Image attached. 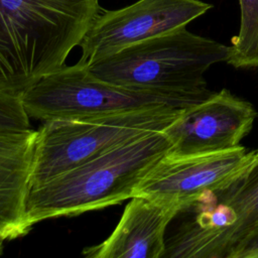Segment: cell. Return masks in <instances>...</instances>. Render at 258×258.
Returning <instances> with one entry per match:
<instances>
[{
    "label": "cell",
    "instance_id": "obj_13",
    "mask_svg": "<svg viewBox=\"0 0 258 258\" xmlns=\"http://www.w3.org/2000/svg\"><path fill=\"white\" fill-rule=\"evenodd\" d=\"M0 129H32L30 118L21 102V93L0 81Z\"/></svg>",
    "mask_w": 258,
    "mask_h": 258
},
{
    "label": "cell",
    "instance_id": "obj_14",
    "mask_svg": "<svg viewBox=\"0 0 258 258\" xmlns=\"http://www.w3.org/2000/svg\"><path fill=\"white\" fill-rule=\"evenodd\" d=\"M258 249V221L253 224L238 241L230 252L228 258H248L249 255Z\"/></svg>",
    "mask_w": 258,
    "mask_h": 258
},
{
    "label": "cell",
    "instance_id": "obj_10",
    "mask_svg": "<svg viewBox=\"0 0 258 258\" xmlns=\"http://www.w3.org/2000/svg\"><path fill=\"white\" fill-rule=\"evenodd\" d=\"M184 208L172 201L134 196L126 205L111 235L100 244L86 247L87 258H161L165 231Z\"/></svg>",
    "mask_w": 258,
    "mask_h": 258
},
{
    "label": "cell",
    "instance_id": "obj_9",
    "mask_svg": "<svg viewBox=\"0 0 258 258\" xmlns=\"http://www.w3.org/2000/svg\"><path fill=\"white\" fill-rule=\"evenodd\" d=\"M257 111L251 103L223 89L183 109L164 133L169 153L201 154L237 148L251 131Z\"/></svg>",
    "mask_w": 258,
    "mask_h": 258
},
{
    "label": "cell",
    "instance_id": "obj_12",
    "mask_svg": "<svg viewBox=\"0 0 258 258\" xmlns=\"http://www.w3.org/2000/svg\"><path fill=\"white\" fill-rule=\"evenodd\" d=\"M240 26L231 39L227 63L236 69H258V0H239Z\"/></svg>",
    "mask_w": 258,
    "mask_h": 258
},
{
    "label": "cell",
    "instance_id": "obj_6",
    "mask_svg": "<svg viewBox=\"0 0 258 258\" xmlns=\"http://www.w3.org/2000/svg\"><path fill=\"white\" fill-rule=\"evenodd\" d=\"M195 206V220L181 225L165 240L163 257L228 258L246 231L258 221V160L233 184L205 197Z\"/></svg>",
    "mask_w": 258,
    "mask_h": 258
},
{
    "label": "cell",
    "instance_id": "obj_11",
    "mask_svg": "<svg viewBox=\"0 0 258 258\" xmlns=\"http://www.w3.org/2000/svg\"><path fill=\"white\" fill-rule=\"evenodd\" d=\"M37 130L0 129V239L26 235V200Z\"/></svg>",
    "mask_w": 258,
    "mask_h": 258
},
{
    "label": "cell",
    "instance_id": "obj_8",
    "mask_svg": "<svg viewBox=\"0 0 258 258\" xmlns=\"http://www.w3.org/2000/svg\"><path fill=\"white\" fill-rule=\"evenodd\" d=\"M211 8L201 0H138L100 12L79 45L78 62L89 66L131 44L186 27Z\"/></svg>",
    "mask_w": 258,
    "mask_h": 258
},
{
    "label": "cell",
    "instance_id": "obj_2",
    "mask_svg": "<svg viewBox=\"0 0 258 258\" xmlns=\"http://www.w3.org/2000/svg\"><path fill=\"white\" fill-rule=\"evenodd\" d=\"M170 149L163 131L146 133L115 146L29 188L26 219L77 216L131 199L154 164Z\"/></svg>",
    "mask_w": 258,
    "mask_h": 258
},
{
    "label": "cell",
    "instance_id": "obj_5",
    "mask_svg": "<svg viewBox=\"0 0 258 258\" xmlns=\"http://www.w3.org/2000/svg\"><path fill=\"white\" fill-rule=\"evenodd\" d=\"M21 102L29 118L42 122L148 108L185 109L162 96L101 80L79 62L41 77L21 92Z\"/></svg>",
    "mask_w": 258,
    "mask_h": 258
},
{
    "label": "cell",
    "instance_id": "obj_7",
    "mask_svg": "<svg viewBox=\"0 0 258 258\" xmlns=\"http://www.w3.org/2000/svg\"><path fill=\"white\" fill-rule=\"evenodd\" d=\"M255 163V151L234 149L201 154L167 152L140 181L134 196L180 204L184 211L205 197L227 188Z\"/></svg>",
    "mask_w": 258,
    "mask_h": 258
},
{
    "label": "cell",
    "instance_id": "obj_3",
    "mask_svg": "<svg viewBox=\"0 0 258 258\" xmlns=\"http://www.w3.org/2000/svg\"><path fill=\"white\" fill-rule=\"evenodd\" d=\"M229 45L179 28L131 44L89 66L113 85L162 96L187 108L209 97L205 73L227 62Z\"/></svg>",
    "mask_w": 258,
    "mask_h": 258
},
{
    "label": "cell",
    "instance_id": "obj_15",
    "mask_svg": "<svg viewBox=\"0 0 258 258\" xmlns=\"http://www.w3.org/2000/svg\"><path fill=\"white\" fill-rule=\"evenodd\" d=\"M248 258H258V249L255 250V251H253V252L249 255Z\"/></svg>",
    "mask_w": 258,
    "mask_h": 258
},
{
    "label": "cell",
    "instance_id": "obj_4",
    "mask_svg": "<svg viewBox=\"0 0 258 258\" xmlns=\"http://www.w3.org/2000/svg\"><path fill=\"white\" fill-rule=\"evenodd\" d=\"M182 110L148 108L43 122L37 130L30 187L132 138L163 131Z\"/></svg>",
    "mask_w": 258,
    "mask_h": 258
},
{
    "label": "cell",
    "instance_id": "obj_16",
    "mask_svg": "<svg viewBox=\"0 0 258 258\" xmlns=\"http://www.w3.org/2000/svg\"><path fill=\"white\" fill-rule=\"evenodd\" d=\"M4 242H5V241H3L2 239H0V252H1L2 248H3V244H4Z\"/></svg>",
    "mask_w": 258,
    "mask_h": 258
},
{
    "label": "cell",
    "instance_id": "obj_1",
    "mask_svg": "<svg viewBox=\"0 0 258 258\" xmlns=\"http://www.w3.org/2000/svg\"><path fill=\"white\" fill-rule=\"evenodd\" d=\"M99 0H0V81L17 92L64 66Z\"/></svg>",
    "mask_w": 258,
    "mask_h": 258
},
{
    "label": "cell",
    "instance_id": "obj_17",
    "mask_svg": "<svg viewBox=\"0 0 258 258\" xmlns=\"http://www.w3.org/2000/svg\"><path fill=\"white\" fill-rule=\"evenodd\" d=\"M258 160V149L255 150V161Z\"/></svg>",
    "mask_w": 258,
    "mask_h": 258
}]
</instances>
